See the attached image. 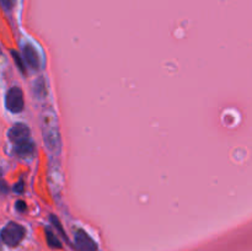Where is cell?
<instances>
[{
  "label": "cell",
  "mask_w": 252,
  "mask_h": 251,
  "mask_svg": "<svg viewBox=\"0 0 252 251\" xmlns=\"http://www.w3.org/2000/svg\"><path fill=\"white\" fill-rule=\"evenodd\" d=\"M25 236V229L15 221H10L2 228L1 239L9 246H17Z\"/></svg>",
  "instance_id": "6da1fadb"
},
{
  "label": "cell",
  "mask_w": 252,
  "mask_h": 251,
  "mask_svg": "<svg viewBox=\"0 0 252 251\" xmlns=\"http://www.w3.org/2000/svg\"><path fill=\"white\" fill-rule=\"evenodd\" d=\"M5 105H6L7 110L11 111L14 113H19L24 110V93L20 88L14 86L10 89L5 97Z\"/></svg>",
  "instance_id": "7a4b0ae2"
},
{
  "label": "cell",
  "mask_w": 252,
  "mask_h": 251,
  "mask_svg": "<svg viewBox=\"0 0 252 251\" xmlns=\"http://www.w3.org/2000/svg\"><path fill=\"white\" fill-rule=\"evenodd\" d=\"M30 135H31L30 128L26 125H24V123H16L9 130V138L15 145L21 144V143L27 142V140H31L30 139Z\"/></svg>",
  "instance_id": "3957f363"
},
{
  "label": "cell",
  "mask_w": 252,
  "mask_h": 251,
  "mask_svg": "<svg viewBox=\"0 0 252 251\" xmlns=\"http://www.w3.org/2000/svg\"><path fill=\"white\" fill-rule=\"evenodd\" d=\"M75 244L80 251H96L97 250V245L95 241L86 234L85 230L80 229L76 231L75 234Z\"/></svg>",
  "instance_id": "277c9868"
},
{
  "label": "cell",
  "mask_w": 252,
  "mask_h": 251,
  "mask_svg": "<svg viewBox=\"0 0 252 251\" xmlns=\"http://www.w3.org/2000/svg\"><path fill=\"white\" fill-rule=\"evenodd\" d=\"M24 59L30 68L33 69V70H37V69H38L39 66L38 53H37L34 47H32L31 44H27V46L24 47Z\"/></svg>",
  "instance_id": "5b68a950"
},
{
  "label": "cell",
  "mask_w": 252,
  "mask_h": 251,
  "mask_svg": "<svg viewBox=\"0 0 252 251\" xmlns=\"http://www.w3.org/2000/svg\"><path fill=\"white\" fill-rule=\"evenodd\" d=\"M15 149H16L17 154L21 155V157H27V155L33 154L34 145L31 140H27V142L21 143V144L15 145Z\"/></svg>",
  "instance_id": "8992f818"
},
{
  "label": "cell",
  "mask_w": 252,
  "mask_h": 251,
  "mask_svg": "<svg viewBox=\"0 0 252 251\" xmlns=\"http://www.w3.org/2000/svg\"><path fill=\"white\" fill-rule=\"evenodd\" d=\"M46 236H47V243H48V245L51 246V248H54V249L61 248L62 246L61 241L56 238V235H54L52 231L46 230Z\"/></svg>",
  "instance_id": "52a82bcc"
},
{
  "label": "cell",
  "mask_w": 252,
  "mask_h": 251,
  "mask_svg": "<svg viewBox=\"0 0 252 251\" xmlns=\"http://www.w3.org/2000/svg\"><path fill=\"white\" fill-rule=\"evenodd\" d=\"M11 54H12V57H14V61L16 62V64H17V66H19L20 70H21L22 73H25L24 62H22V59H21V57H20V54L17 53L16 51H11Z\"/></svg>",
  "instance_id": "ba28073f"
},
{
  "label": "cell",
  "mask_w": 252,
  "mask_h": 251,
  "mask_svg": "<svg viewBox=\"0 0 252 251\" xmlns=\"http://www.w3.org/2000/svg\"><path fill=\"white\" fill-rule=\"evenodd\" d=\"M1 2H2V6H4V9L10 10L12 6H14L15 0H1Z\"/></svg>",
  "instance_id": "9c48e42d"
},
{
  "label": "cell",
  "mask_w": 252,
  "mask_h": 251,
  "mask_svg": "<svg viewBox=\"0 0 252 251\" xmlns=\"http://www.w3.org/2000/svg\"><path fill=\"white\" fill-rule=\"evenodd\" d=\"M16 209L20 212L26 211V204H25L24 201H17L16 202Z\"/></svg>",
  "instance_id": "30bf717a"
},
{
  "label": "cell",
  "mask_w": 252,
  "mask_h": 251,
  "mask_svg": "<svg viewBox=\"0 0 252 251\" xmlns=\"http://www.w3.org/2000/svg\"><path fill=\"white\" fill-rule=\"evenodd\" d=\"M22 189H24V185L22 184H17L16 186H15V191L16 192H22Z\"/></svg>",
  "instance_id": "8fae6325"
}]
</instances>
